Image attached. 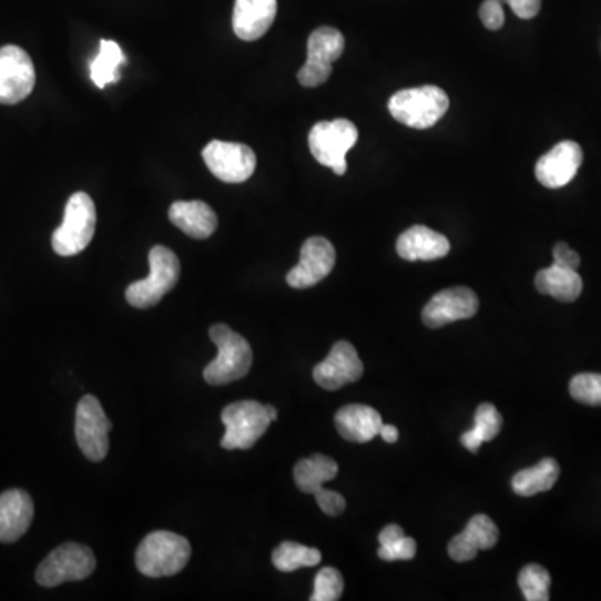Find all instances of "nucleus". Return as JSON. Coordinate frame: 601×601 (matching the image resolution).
<instances>
[{
	"label": "nucleus",
	"instance_id": "obj_22",
	"mask_svg": "<svg viewBox=\"0 0 601 601\" xmlns=\"http://www.w3.org/2000/svg\"><path fill=\"white\" fill-rule=\"evenodd\" d=\"M170 221L194 240H207L217 230V216L203 201H176L170 207Z\"/></svg>",
	"mask_w": 601,
	"mask_h": 601
},
{
	"label": "nucleus",
	"instance_id": "obj_4",
	"mask_svg": "<svg viewBox=\"0 0 601 601\" xmlns=\"http://www.w3.org/2000/svg\"><path fill=\"white\" fill-rule=\"evenodd\" d=\"M449 108L446 92L438 85L403 89L389 99L393 118L408 128L429 129L445 118Z\"/></svg>",
	"mask_w": 601,
	"mask_h": 601
},
{
	"label": "nucleus",
	"instance_id": "obj_11",
	"mask_svg": "<svg viewBox=\"0 0 601 601\" xmlns=\"http://www.w3.org/2000/svg\"><path fill=\"white\" fill-rule=\"evenodd\" d=\"M112 425L95 396L88 395L75 409V439L88 460L102 461L109 454Z\"/></svg>",
	"mask_w": 601,
	"mask_h": 601
},
{
	"label": "nucleus",
	"instance_id": "obj_8",
	"mask_svg": "<svg viewBox=\"0 0 601 601\" xmlns=\"http://www.w3.org/2000/svg\"><path fill=\"white\" fill-rule=\"evenodd\" d=\"M95 570V557L91 548L79 543H64L48 554L35 571V580L42 587H59L65 581H81Z\"/></svg>",
	"mask_w": 601,
	"mask_h": 601
},
{
	"label": "nucleus",
	"instance_id": "obj_1",
	"mask_svg": "<svg viewBox=\"0 0 601 601\" xmlns=\"http://www.w3.org/2000/svg\"><path fill=\"white\" fill-rule=\"evenodd\" d=\"M190 558V541L171 531L147 534L135 551L137 570L149 578L173 577L186 568Z\"/></svg>",
	"mask_w": 601,
	"mask_h": 601
},
{
	"label": "nucleus",
	"instance_id": "obj_33",
	"mask_svg": "<svg viewBox=\"0 0 601 601\" xmlns=\"http://www.w3.org/2000/svg\"><path fill=\"white\" fill-rule=\"evenodd\" d=\"M480 18L488 31H500L505 24L503 2L501 0H485L480 8Z\"/></svg>",
	"mask_w": 601,
	"mask_h": 601
},
{
	"label": "nucleus",
	"instance_id": "obj_3",
	"mask_svg": "<svg viewBox=\"0 0 601 601\" xmlns=\"http://www.w3.org/2000/svg\"><path fill=\"white\" fill-rule=\"evenodd\" d=\"M149 276L135 281L125 289V299L132 308L147 309L174 289L180 281L181 264L170 247L154 246L149 253Z\"/></svg>",
	"mask_w": 601,
	"mask_h": 601
},
{
	"label": "nucleus",
	"instance_id": "obj_28",
	"mask_svg": "<svg viewBox=\"0 0 601 601\" xmlns=\"http://www.w3.org/2000/svg\"><path fill=\"white\" fill-rule=\"evenodd\" d=\"M322 551L294 543V541H284L273 551V564L284 573L299 570V568L316 567L322 563Z\"/></svg>",
	"mask_w": 601,
	"mask_h": 601
},
{
	"label": "nucleus",
	"instance_id": "obj_36",
	"mask_svg": "<svg viewBox=\"0 0 601 601\" xmlns=\"http://www.w3.org/2000/svg\"><path fill=\"white\" fill-rule=\"evenodd\" d=\"M501 2L510 6L511 11L520 19L537 18L541 9V0H501Z\"/></svg>",
	"mask_w": 601,
	"mask_h": 601
},
{
	"label": "nucleus",
	"instance_id": "obj_7",
	"mask_svg": "<svg viewBox=\"0 0 601 601\" xmlns=\"http://www.w3.org/2000/svg\"><path fill=\"white\" fill-rule=\"evenodd\" d=\"M226 432L221 439L224 449H249L269 428L267 406L257 401H237L226 406L221 415Z\"/></svg>",
	"mask_w": 601,
	"mask_h": 601
},
{
	"label": "nucleus",
	"instance_id": "obj_17",
	"mask_svg": "<svg viewBox=\"0 0 601 601\" xmlns=\"http://www.w3.org/2000/svg\"><path fill=\"white\" fill-rule=\"evenodd\" d=\"M498 538H500V531L495 521L487 515H475L465 531L449 541V557L458 563H467L477 557L478 551L497 547Z\"/></svg>",
	"mask_w": 601,
	"mask_h": 601
},
{
	"label": "nucleus",
	"instance_id": "obj_2",
	"mask_svg": "<svg viewBox=\"0 0 601 601\" xmlns=\"http://www.w3.org/2000/svg\"><path fill=\"white\" fill-rule=\"evenodd\" d=\"M210 336L217 346V358L204 368L207 385L223 386L244 378L253 365V349L246 338L226 325L211 326Z\"/></svg>",
	"mask_w": 601,
	"mask_h": 601
},
{
	"label": "nucleus",
	"instance_id": "obj_31",
	"mask_svg": "<svg viewBox=\"0 0 601 601\" xmlns=\"http://www.w3.org/2000/svg\"><path fill=\"white\" fill-rule=\"evenodd\" d=\"M345 590L343 574L336 568L326 567L316 574L315 591L309 600L312 601H336L342 598Z\"/></svg>",
	"mask_w": 601,
	"mask_h": 601
},
{
	"label": "nucleus",
	"instance_id": "obj_21",
	"mask_svg": "<svg viewBox=\"0 0 601 601\" xmlns=\"http://www.w3.org/2000/svg\"><path fill=\"white\" fill-rule=\"evenodd\" d=\"M339 435L352 442H368L381 431V415L371 406L349 405L336 412Z\"/></svg>",
	"mask_w": 601,
	"mask_h": 601
},
{
	"label": "nucleus",
	"instance_id": "obj_19",
	"mask_svg": "<svg viewBox=\"0 0 601 601\" xmlns=\"http://www.w3.org/2000/svg\"><path fill=\"white\" fill-rule=\"evenodd\" d=\"M34 518L32 498L22 490L0 495V541L14 543L28 533Z\"/></svg>",
	"mask_w": 601,
	"mask_h": 601
},
{
	"label": "nucleus",
	"instance_id": "obj_24",
	"mask_svg": "<svg viewBox=\"0 0 601 601\" xmlns=\"http://www.w3.org/2000/svg\"><path fill=\"white\" fill-rule=\"evenodd\" d=\"M338 475V464L326 455H315L305 458L294 467V481L303 493L316 495L325 483L335 480Z\"/></svg>",
	"mask_w": 601,
	"mask_h": 601
},
{
	"label": "nucleus",
	"instance_id": "obj_29",
	"mask_svg": "<svg viewBox=\"0 0 601 601\" xmlns=\"http://www.w3.org/2000/svg\"><path fill=\"white\" fill-rule=\"evenodd\" d=\"M518 584L523 591L524 600L548 601L550 600L551 577L547 568L540 564H527L518 574Z\"/></svg>",
	"mask_w": 601,
	"mask_h": 601
},
{
	"label": "nucleus",
	"instance_id": "obj_12",
	"mask_svg": "<svg viewBox=\"0 0 601 601\" xmlns=\"http://www.w3.org/2000/svg\"><path fill=\"white\" fill-rule=\"evenodd\" d=\"M34 62L19 45L0 49V104L14 105L34 91Z\"/></svg>",
	"mask_w": 601,
	"mask_h": 601
},
{
	"label": "nucleus",
	"instance_id": "obj_23",
	"mask_svg": "<svg viewBox=\"0 0 601 601\" xmlns=\"http://www.w3.org/2000/svg\"><path fill=\"white\" fill-rule=\"evenodd\" d=\"M534 286L538 293L554 297L561 303H573L583 291V279L577 269L551 264L550 267L538 271L534 277Z\"/></svg>",
	"mask_w": 601,
	"mask_h": 601
},
{
	"label": "nucleus",
	"instance_id": "obj_16",
	"mask_svg": "<svg viewBox=\"0 0 601 601\" xmlns=\"http://www.w3.org/2000/svg\"><path fill=\"white\" fill-rule=\"evenodd\" d=\"M363 373H365V366L355 346L348 342H338L333 346L328 358L316 366L313 378L323 389L336 391L349 383L358 381Z\"/></svg>",
	"mask_w": 601,
	"mask_h": 601
},
{
	"label": "nucleus",
	"instance_id": "obj_18",
	"mask_svg": "<svg viewBox=\"0 0 601 601\" xmlns=\"http://www.w3.org/2000/svg\"><path fill=\"white\" fill-rule=\"evenodd\" d=\"M277 14V0H236L233 11L234 34L244 42L263 38Z\"/></svg>",
	"mask_w": 601,
	"mask_h": 601
},
{
	"label": "nucleus",
	"instance_id": "obj_25",
	"mask_svg": "<svg viewBox=\"0 0 601 601\" xmlns=\"http://www.w3.org/2000/svg\"><path fill=\"white\" fill-rule=\"evenodd\" d=\"M560 478V465L553 458H544L534 467L518 471L511 480V488L518 497H534L550 491Z\"/></svg>",
	"mask_w": 601,
	"mask_h": 601
},
{
	"label": "nucleus",
	"instance_id": "obj_34",
	"mask_svg": "<svg viewBox=\"0 0 601 601\" xmlns=\"http://www.w3.org/2000/svg\"><path fill=\"white\" fill-rule=\"evenodd\" d=\"M315 497L316 501H318V507L322 508L326 515H329V517H338V515H342L343 511L346 510L345 497L336 493V491L325 490V488H323Z\"/></svg>",
	"mask_w": 601,
	"mask_h": 601
},
{
	"label": "nucleus",
	"instance_id": "obj_30",
	"mask_svg": "<svg viewBox=\"0 0 601 601\" xmlns=\"http://www.w3.org/2000/svg\"><path fill=\"white\" fill-rule=\"evenodd\" d=\"M570 395L574 401L587 406H601V375L580 373L570 381Z\"/></svg>",
	"mask_w": 601,
	"mask_h": 601
},
{
	"label": "nucleus",
	"instance_id": "obj_6",
	"mask_svg": "<svg viewBox=\"0 0 601 601\" xmlns=\"http://www.w3.org/2000/svg\"><path fill=\"white\" fill-rule=\"evenodd\" d=\"M358 128L348 119L323 121L309 132V149L322 166L332 167L333 173L343 176L348 171L346 154L358 142Z\"/></svg>",
	"mask_w": 601,
	"mask_h": 601
},
{
	"label": "nucleus",
	"instance_id": "obj_13",
	"mask_svg": "<svg viewBox=\"0 0 601 601\" xmlns=\"http://www.w3.org/2000/svg\"><path fill=\"white\" fill-rule=\"evenodd\" d=\"M335 264V246L326 237H309L300 247L299 263L287 273L286 283L294 289H308L328 277Z\"/></svg>",
	"mask_w": 601,
	"mask_h": 601
},
{
	"label": "nucleus",
	"instance_id": "obj_38",
	"mask_svg": "<svg viewBox=\"0 0 601 601\" xmlns=\"http://www.w3.org/2000/svg\"><path fill=\"white\" fill-rule=\"evenodd\" d=\"M379 436H381V438L385 439L386 442H389V445H393V442L398 441L399 431H398V428H396V426L385 425V422H383L381 431H379Z\"/></svg>",
	"mask_w": 601,
	"mask_h": 601
},
{
	"label": "nucleus",
	"instance_id": "obj_26",
	"mask_svg": "<svg viewBox=\"0 0 601 601\" xmlns=\"http://www.w3.org/2000/svg\"><path fill=\"white\" fill-rule=\"evenodd\" d=\"M501 426H503V418L500 411L491 403H483L478 406L473 428L461 435V445L470 449L471 454H478L483 442L491 441L500 435Z\"/></svg>",
	"mask_w": 601,
	"mask_h": 601
},
{
	"label": "nucleus",
	"instance_id": "obj_15",
	"mask_svg": "<svg viewBox=\"0 0 601 601\" xmlns=\"http://www.w3.org/2000/svg\"><path fill=\"white\" fill-rule=\"evenodd\" d=\"M583 163V151L574 141H561L538 160L534 166L538 183L548 190H560L577 176Z\"/></svg>",
	"mask_w": 601,
	"mask_h": 601
},
{
	"label": "nucleus",
	"instance_id": "obj_5",
	"mask_svg": "<svg viewBox=\"0 0 601 601\" xmlns=\"http://www.w3.org/2000/svg\"><path fill=\"white\" fill-rule=\"evenodd\" d=\"M95 204L88 193L72 194L65 204L64 221L52 234V249L62 257L82 253L95 233Z\"/></svg>",
	"mask_w": 601,
	"mask_h": 601
},
{
	"label": "nucleus",
	"instance_id": "obj_32",
	"mask_svg": "<svg viewBox=\"0 0 601 601\" xmlns=\"http://www.w3.org/2000/svg\"><path fill=\"white\" fill-rule=\"evenodd\" d=\"M416 554V541L409 537H401L398 540L381 544L378 557L385 561L411 560Z\"/></svg>",
	"mask_w": 601,
	"mask_h": 601
},
{
	"label": "nucleus",
	"instance_id": "obj_37",
	"mask_svg": "<svg viewBox=\"0 0 601 601\" xmlns=\"http://www.w3.org/2000/svg\"><path fill=\"white\" fill-rule=\"evenodd\" d=\"M405 537V531L399 524H388V527L383 528L381 533H379V544L389 543V541L398 540V538Z\"/></svg>",
	"mask_w": 601,
	"mask_h": 601
},
{
	"label": "nucleus",
	"instance_id": "obj_39",
	"mask_svg": "<svg viewBox=\"0 0 601 601\" xmlns=\"http://www.w3.org/2000/svg\"><path fill=\"white\" fill-rule=\"evenodd\" d=\"M267 411H269L271 419H273V421H276L277 409L274 408V406H267Z\"/></svg>",
	"mask_w": 601,
	"mask_h": 601
},
{
	"label": "nucleus",
	"instance_id": "obj_9",
	"mask_svg": "<svg viewBox=\"0 0 601 601\" xmlns=\"http://www.w3.org/2000/svg\"><path fill=\"white\" fill-rule=\"evenodd\" d=\"M345 35L335 28H319L309 35L308 59L297 72L303 88H318L332 78L333 62L345 52Z\"/></svg>",
	"mask_w": 601,
	"mask_h": 601
},
{
	"label": "nucleus",
	"instance_id": "obj_27",
	"mask_svg": "<svg viewBox=\"0 0 601 601\" xmlns=\"http://www.w3.org/2000/svg\"><path fill=\"white\" fill-rule=\"evenodd\" d=\"M124 64H128V58L121 45L102 39L98 58L91 62V79L99 89H105V85L121 81L119 69Z\"/></svg>",
	"mask_w": 601,
	"mask_h": 601
},
{
	"label": "nucleus",
	"instance_id": "obj_35",
	"mask_svg": "<svg viewBox=\"0 0 601 601\" xmlns=\"http://www.w3.org/2000/svg\"><path fill=\"white\" fill-rule=\"evenodd\" d=\"M553 259L558 266L570 267V269H578L581 263L580 254L571 249L567 243H558L553 247Z\"/></svg>",
	"mask_w": 601,
	"mask_h": 601
},
{
	"label": "nucleus",
	"instance_id": "obj_14",
	"mask_svg": "<svg viewBox=\"0 0 601 601\" xmlns=\"http://www.w3.org/2000/svg\"><path fill=\"white\" fill-rule=\"evenodd\" d=\"M480 308L477 293L470 287H448L431 297L422 309V323L428 328L438 329L449 323L473 318Z\"/></svg>",
	"mask_w": 601,
	"mask_h": 601
},
{
	"label": "nucleus",
	"instance_id": "obj_10",
	"mask_svg": "<svg viewBox=\"0 0 601 601\" xmlns=\"http://www.w3.org/2000/svg\"><path fill=\"white\" fill-rule=\"evenodd\" d=\"M203 160L207 170L227 184L246 183L256 171V154L240 142L213 141L204 147Z\"/></svg>",
	"mask_w": 601,
	"mask_h": 601
},
{
	"label": "nucleus",
	"instance_id": "obj_20",
	"mask_svg": "<svg viewBox=\"0 0 601 601\" xmlns=\"http://www.w3.org/2000/svg\"><path fill=\"white\" fill-rule=\"evenodd\" d=\"M451 249L448 237L426 226H412L398 237L396 251L405 261H436Z\"/></svg>",
	"mask_w": 601,
	"mask_h": 601
}]
</instances>
